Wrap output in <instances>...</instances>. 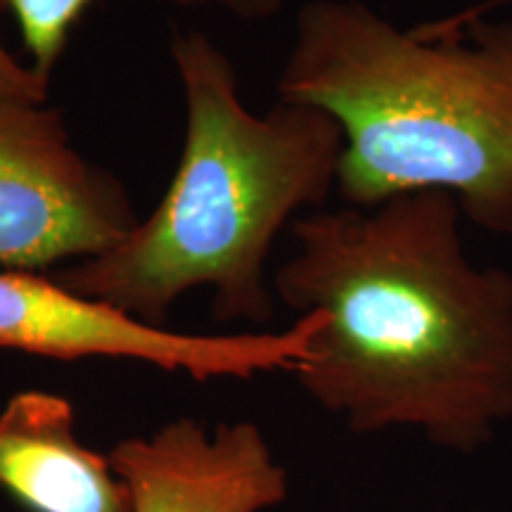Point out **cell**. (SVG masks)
Instances as JSON below:
<instances>
[{"mask_svg":"<svg viewBox=\"0 0 512 512\" xmlns=\"http://www.w3.org/2000/svg\"><path fill=\"white\" fill-rule=\"evenodd\" d=\"M320 328L323 316L313 311L285 332L181 335L81 297L34 271H0V347L60 361L133 358L195 380H247L271 370L294 373Z\"/></svg>","mask_w":512,"mask_h":512,"instance_id":"cell-5","label":"cell"},{"mask_svg":"<svg viewBox=\"0 0 512 512\" xmlns=\"http://www.w3.org/2000/svg\"><path fill=\"white\" fill-rule=\"evenodd\" d=\"M136 226L124 183L76 150L60 110L0 100V266L91 259Z\"/></svg>","mask_w":512,"mask_h":512,"instance_id":"cell-4","label":"cell"},{"mask_svg":"<svg viewBox=\"0 0 512 512\" xmlns=\"http://www.w3.org/2000/svg\"><path fill=\"white\" fill-rule=\"evenodd\" d=\"M0 489L29 512H136L110 458L76 437L72 401L36 389L0 411Z\"/></svg>","mask_w":512,"mask_h":512,"instance_id":"cell-7","label":"cell"},{"mask_svg":"<svg viewBox=\"0 0 512 512\" xmlns=\"http://www.w3.org/2000/svg\"><path fill=\"white\" fill-rule=\"evenodd\" d=\"M460 221L441 190L292 221L273 290L323 316L294 375L351 432L418 427L472 453L512 420V273L472 264Z\"/></svg>","mask_w":512,"mask_h":512,"instance_id":"cell-1","label":"cell"},{"mask_svg":"<svg viewBox=\"0 0 512 512\" xmlns=\"http://www.w3.org/2000/svg\"><path fill=\"white\" fill-rule=\"evenodd\" d=\"M278 100L339 121L349 207L441 190L475 226L512 235V22L406 31L358 0H311Z\"/></svg>","mask_w":512,"mask_h":512,"instance_id":"cell-3","label":"cell"},{"mask_svg":"<svg viewBox=\"0 0 512 512\" xmlns=\"http://www.w3.org/2000/svg\"><path fill=\"white\" fill-rule=\"evenodd\" d=\"M0 3L17 19L31 69L43 79H50L76 22L95 0H0Z\"/></svg>","mask_w":512,"mask_h":512,"instance_id":"cell-8","label":"cell"},{"mask_svg":"<svg viewBox=\"0 0 512 512\" xmlns=\"http://www.w3.org/2000/svg\"><path fill=\"white\" fill-rule=\"evenodd\" d=\"M136 512H261L287 496V475L252 422L214 432L178 418L107 453Z\"/></svg>","mask_w":512,"mask_h":512,"instance_id":"cell-6","label":"cell"},{"mask_svg":"<svg viewBox=\"0 0 512 512\" xmlns=\"http://www.w3.org/2000/svg\"><path fill=\"white\" fill-rule=\"evenodd\" d=\"M185 98L181 162L162 202L117 245L74 261L57 283L164 328L183 294L214 290V316L268 323L273 242L337 190L344 131L330 112L278 100L264 117L242 105L228 55L200 31L176 34Z\"/></svg>","mask_w":512,"mask_h":512,"instance_id":"cell-2","label":"cell"},{"mask_svg":"<svg viewBox=\"0 0 512 512\" xmlns=\"http://www.w3.org/2000/svg\"><path fill=\"white\" fill-rule=\"evenodd\" d=\"M50 95V79L22 64L0 41V100H22L43 105Z\"/></svg>","mask_w":512,"mask_h":512,"instance_id":"cell-9","label":"cell"},{"mask_svg":"<svg viewBox=\"0 0 512 512\" xmlns=\"http://www.w3.org/2000/svg\"><path fill=\"white\" fill-rule=\"evenodd\" d=\"M176 5H188V8H197V5H209V8H223L230 15L240 19H268L278 15L283 10V0H169Z\"/></svg>","mask_w":512,"mask_h":512,"instance_id":"cell-10","label":"cell"}]
</instances>
